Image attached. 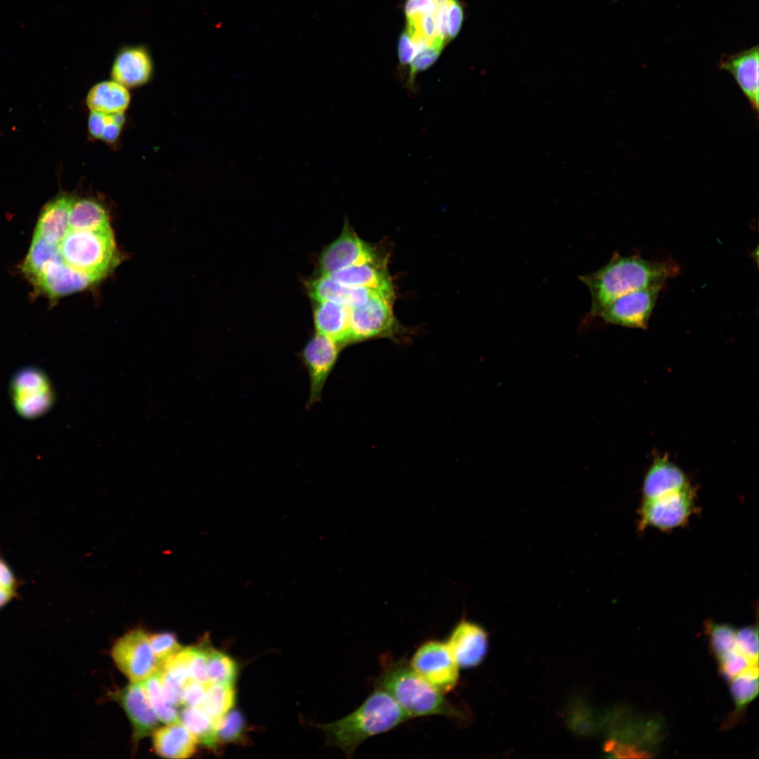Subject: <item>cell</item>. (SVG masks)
I'll return each instance as SVG.
<instances>
[{
    "label": "cell",
    "mask_w": 759,
    "mask_h": 759,
    "mask_svg": "<svg viewBox=\"0 0 759 759\" xmlns=\"http://www.w3.org/2000/svg\"><path fill=\"white\" fill-rule=\"evenodd\" d=\"M59 248L65 264L99 279L112 269L119 259L110 227L91 231L69 230Z\"/></svg>",
    "instance_id": "277c9868"
},
{
    "label": "cell",
    "mask_w": 759,
    "mask_h": 759,
    "mask_svg": "<svg viewBox=\"0 0 759 759\" xmlns=\"http://www.w3.org/2000/svg\"><path fill=\"white\" fill-rule=\"evenodd\" d=\"M692 486L655 498L643 500L640 509L641 528L669 531L684 525L696 510Z\"/></svg>",
    "instance_id": "52a82bcc"
},
{
    "label": "cell",
    "mask_w": 759,
    "mask_h": 759,
    "mask_svg": "<svg viewBox=\"0 0 759 759\" xmlns=\"http://www.w3.org/2000/svg\"><path fill=\"white\" fill-rule=\"evenodd\" d=\"M736 646L750 660L758 662V630L757 626L748 625L737 630Z\"/></svg>",
    "instance_id": "f35d334b"
},
{
    "label": "cell",
    "mask_w": 759,
    "mask_h": 759,
    "mask_svg": "<svg viewBox=\"0 0 759 759\" xmlns=\"http://www.w3.org/2000/svg\"><path fill=\"white\" fill-rule=\"evenodd\" d=\"M306 287L313 302L333 301L351 309L364 305L377 295L386 297L370 288L343 285L329 275H320L309 280Z\"/></svg>",
    "instance_id": "ac0fdd59"
},
{
    "label": "cell",
    "mask_w": 759,
    "mask_h": 759,
    "mask_svg": "<svg viewBox=\"0 0 759 759\" xmlns=\"http://www.w3.org/2000/svg\"><path fill=\"white\" fill-rule=\"evenodd\" d=\"M207 672L210 683L235 684L238 667L231 656L208 645Z\"/></svg>",
    "instance_id": "4dcf8cb0"
},
{
    "label": "cell",
    "mask_w": 759,
    "mask_h": 759,
    "mask_svg": "<svg viewBox=\"0 0 759 759\" xmlns=\"http://www.w3.org/2000/svg\"><path fill=\"white\" fill-rule=\"evenodd\" d=\"M153 71V60L148 50L142 46H131L117 53L111 76L114 81L126 88H134L147 83Z\"/></svg>",
    "instance_id": "d6986e66"
},
{
    "label": "cell",
    "mask_w": 759,
    "mask_h": 759,
    "mask_svg": "<svg viewBox=\"0 0 759 759\" xmlns=\"http://www.w3.org/2000/svg\"><path fill=\"white\" fill-rule=\"evenodd\" d=\"M343 347L332 339L316 333L304 346L300 356L310 382L307 406L310 408L321 398L325 384L337 362Z\"/></svg>",
    "instance_id": "7c38bea8"
},
{
    "label": "cell",
    "mask_w": 759,
    "mask_h": 759,
    "mask_svg": "<svg viewBox=\"0 0 759 759\" xmlns=\"http://www.w3.org/2000/svg\"><path fill=\"white\" fill-rule=\"evenodd\" d=\"M663 287H651L625 294L612 301L599 317L608 323L647 329L659 294Z\"/></svg>",
    "instance_id": "4fadbf2b"
},
{
    "label": "cell",
    "mask_w": 759,
    "mask_h": 759,
    "mask_svg": "<svg viewBox=\"0 0 759 759\" xmlns=\"http://www.w3.org/2000/svg\"><path fill=\"white\" fill-rule=\"evenodd\" d=\"M207 686L190 680L184 687L182 705L185 706H201L205 696Z\"/></svg>",
    "instance_id": "b9f144b4"
},
{
    "label": "cell",
    "mask_w": 759,
    "mask_h": 759,
    "mask_svg": "<svg viewBox=\"0 0 759 759\" xmlns=\"http://www.w3.org/2000/svg\"><path fill=\"white\" fill-rule=\"evenodd\" d=\"M111 116H112V121H113L114 123H115L116 124H117V125H119L120 126H123V124L124 123V121H125V117H124V112L113 113V114H111Z\"/></svg>",
    "instance_id": "c3c4849f"
},
{
    "label": "cell",
    "mask_w": 759,
    "mask_h": 759,
    "mask_svg": "<svg viewBox=\"0 0 759 759\" xmlns=\"http://www.w3.org/2000/svg\"><path fill=\"white\" fill-rule=\"evenodd\" d=\"M197 743L195 736L181 722L167 724L153 733L154 749L163 758H189L195 752Z\"/></svg>",
    "instance_id": "cb8c5ba5"
},
{
    "label": "cell",
    "mask_w": 759,
    "mask_h": 759,
    "mask_svg": "<svg viewBox=\"0 0 759 759\" xmlns=\"http://www.w3.org/2000/svg\"><path fill=\"white\" fill-rule=\"evenodd\" d=\"M409 718L387 692L377 687L353 712L321 728L332 745L351 757L368 738L391 730Z\"/></svg>",
    "instance_id": "7a4b0ae2"
},
{
    "label": "cell",
    "mask_w": 759,
    "mask_h": 759,
    "mask_svg": "<svg viewBox=\"0 0 759 759\" xmlns=\"http://www.w3.org/2000/svg\"><path fill=\"white\" fill-rule=\"evenodd\" d=\"M63 260L59 245L33 237L28 254L23 261L22 271L32 282L51 264Z\"/></svg>",
    "instance_id": "83f0119b"
},
{
    "label": "cell",
    "mask_w": 759,
    "mask_h": 759,
    "mask_svg": "<svg viewBox=\"0 0 759 759\" xmlns=\"http://www.w3.org/2000/svg\"><path fill=\"white\" fill-rule=\"evenodd\" d=\"M339 283L376 290L394 299V287L383 261L351 266L329 275Z\"/></svg>",
    "instance_id": "7402d4cb"
},
{
    "label": "cell",
    "mask_w": 759,
    "mask_h": 759,
    "mask_svg": "<svg viewBox=\"0 0 759 759\" xmlns=\"http://www.w3.org/2000/svg\"><path fill=\"white\" fill-rule=\"evenodd\" d=\"M16 588V580L13 572L0 557V608L15 595Z\"/></svg>",
    "instance_id": "60d3db41"
},
{
    "label": "cell",
    "mask_w": 759,
    "mask_h": 759,
    "mask_svg": "<svg viewBox=\"0 0 759 759\" xmlns=\"http://www.w3.org/2000/svg\"><path fill=\"white\" fill-rule=\"evenodd\" d=\"M160 680L161 672L159 670L143 682L150 703L159 720L166 724L179 722V713L162 695Z\"/></svg>",
    "instance_id": "1f68e13d"
},
{
    "label": "cell",
    "mask_w": 759,
    "mask_h": 759,
    "mask_svg": "<svg viewBox=\"0 0 759 759\" xmlns=\"http://www.w3.org/2000/svg\"><path fill=\"white\" fill-rule=\"evenodd\" d=\"M121 129L122 126L113 122L111 114H105V124L100 139L109 143L115 142L120 134Z\"/></svg>",
    "instance_id": "7dc6e473"
},
{
    "label": "cell",
    "mask_w": 759,
    "mask_h": 759,
    "mask_svg": "<svg viewBox=\"0 0 759 759\" xmlns=\"http://www.w3.org/2000/svg\"><path fill=\"white\" fill-rule=\"evenodd\" d=\"M74 200L72 195L64 194L46 203L40 213L34 236L59 245L70 230V212Z\"/></svg>",
    "instance_id": "603a6c76"
},
{
    "label": "cell",
    "mask_w": 759,
    "mask_h": 759,
    "mask_svg": "<svg viewBox=\"0 0 759 759\" xmlns=\"http://www.w3.org/2000/svg\"><path fill=\"white\" fill-rule=\"evenodd\" d=\"M419 48L411 36L405 30L400 35L398 44L399 62L403 65H409Z\"/></svg>",
    "instance_id": "7bdbcfd3"
},
{
    "label": "cell",
    "mask_w": 759,
    "mask_h": 759,
    "mask_svg": "<svg viewBox=\"0 0 759 759\" xmlns=\"http://www.w3.org/2000/svg\"><path fill=\"white\" fill-rule=\"evenodd\" d=\"M691 486L685 472L668 457H659L648 469L642 484L643 500L655 498Z\"/></svg>",
    "instance_id": "ffe728a7"
},
{
    "label": "cell",
    "mask_w": 759,
    "mask_h": 759,
    "mask_svg": "<svg viewBox=\"0 0 759 759\" xmlns=\"http://www.w3.org/2000/svg\"><path fill=\"white\" fill-rule=\"evenodd\" d=\"M433 1L436 3V4L437 6H441L442 4H444L447 1V0H433Z\"/></svg>",
    "instance_id": "681fc988"
},
{
    "label": "cell",
    "mask_w": 759,
    "mask_h": 759,
    "mask_svg": "<svg viewBox=\"0 0 759 759\" xmlns=\"http://www.w3.org/2000/svg\"><path fill=\"white\" fill-rule=\"evenodd\" d=\"M446 4V30L449 41L460 32L464 19V10L458 0H447Z\"/></svg>",
    "instance_id": "ab89813d"
},
{
    "label": "cell",
    "mask_w": 759,
    "mask_h": 759,
    "mask_svg": "<svg viewBox=\"0 0 759 759\" xmlns=\"http://www.w3.org/2000/svg\"><path fill=\"white\" fill-rule=\"evenodd\" d=\"M207 647H188V666L190 680L205 686L210 684L207 672Z\"/></svg>",
    "instance_id": "e575fe53"
},
{
    "label": "cell",
    "mask_w": 759,
    "mask_h": 759,
    "mask_svg": "<svg viewBox=\"0 0 759 759\" xmlns=\"http://www.w3.org/2000/svg\"><path fill=\"white\" fill-rule=\"evenodd\" d=\"M111 654L117 668L132 682H143L160 670L161 664L151 649L148 635L136 629L121 637Z\"/></svg>",
    "instance_id": "30bf717a"
},
{
    "label": "cell",
    "mask_w": 759,
    "mask_h": 759,
    "mask_svg": "<svg viewBox=\"0 0 759 759\" xmlns=\"http://www.w3.org/2000/svg\"><path fill=\"white\" fill-rule=\"evenodd\" d=\"M11 395L17 413L27 419L44 415L54 401L50 380L44 371L33 366L23 368L13 376Z\"/></svg>",
    "instance_id": "8992f818"
},
{
    "label": "cell",
    "mask_w": 759,
    "mask_h": 759,
    "mask_svg": "<svg viewBox=\"0 0 759 759\" xmlns=\"http://www.w3.org/2000/svg\"><path fill=\"white\" fill-rule=\"evenodd\" d=\"M235 702L234 684L210 683L200 707L216 725Z\"/></svg>",
    "instance_id": "f546056e"
},
{
    "label": "cell",
    "mask_w": 759,
    "mask_h": 759,
    "mask_svg": "<svg viewBox=\"0 0 759 759\" xmlns=\"http://www.w3.org/2000/svg\"><path fill=\"white\" fill-rule=\"evenodd\" d=\"M459 668H469L478 666L485 657L488 638L479 625L462 620L450 632L445 642Z\"/></svg>",
    "instance_id": "9a60e30c"
},
{
    "label": "cell",
    "mask_w": 759,
    "mask_h": 759,
    "mask_svg": "<svg viewBox=\"0 0 759 759\" xmlns=\"http://www.w3.org/2000/svg\"><path fill=\"white\" fill-rule=\"evenodd\" d=\"M758 46L732 54L722 53L719 68L730 73L758 113L759 108V54Z\"/></svg>",
    "instance_id": "2e32d148"
},
{
    "label": "cell",
    "mask_w": 759,
    "mask_h": 759,
    "mask_svg": "<svg viewBox=\"0 0 759 759\" xmlns=\"http://www.w3.org/2000/svg\"><path fill=\"white\" fill-rule=\"evenodd\" d=\"M392 301L377 295L364 305L351 309L350 344L376 338H394L401 332Z\"/></svg>",
    "instance_id": "ba28073f"
},
{
    "label": "cell",
    "mask_w": 759,
    "mask_h": 759,
    "mask_svg": "<svg viewBox=\"0 0 759 759\" xmlns=\"http://www.w3.org/2000/svg\"><path fill=\"white\" fill-rule=\"evenodd\" d=\"M718 662L720 673L728 681L744 670L758 666V662L750 660L737 646L733 651L718 660Z\"/></svg>",
    "instance_id": "d590c367"
},
{
    "label": "cell",
    "mask_w": 759,
    "mask_h": 759,
    "mask_svg": "<svg viewBox=\"0 0 759 759\" xmlns=\"http://www.w3.org/2000/svg\"><path fill=\"white\" fill-rule=\"evenodd\" d=\"M410 665L443 694L453 689L458 682L460 668L445 642H423L413 654Z\"/></svg>",
    "instance_id": "9c48e42d"
},
{
    "label": "cell",
    "mask_w": 759,
    "mask_h": 759,
    "mask_svg": "<svg viewBox=\"0 0 759 759\" xmlns=\"http://www.w3.org/2000/svg\"><path fill=\"white\" fill-rule=\"evenodd\" d=\"M160 682L162 693L166 701L174 706L182 705L183 687L163 676L162 673Z\"/></svg>",
    "instance_id": "ee69618b"
},
{
    "label": "cell",
    "mask_w": 759,
    "mask_h": 759,
    "mask_svg": "<svg viewBox=\"0 0 759 759\" xmlns=\"http://www.w3.org/2000/svg\"><path fill=\"white\" fill-rule=\"evenodd\" d=\"M730 682V692L734 703L733 714L727 725L736 722L746 708L758 694V666L751 667L734 677Z\"/></svg>",
    "instance_id": "f1b7e54d"
},
{
    "label": "cell",
    "mask_w": 759,
    "mask_h": 759,
    "mask_svg": "<svg viewBox=\"0 0 759 759\" xmlns=\"http://www.w3.org/2000/svg\"><path fill=\"white\" fill-rule=\"evenodd\" d=\"M70 230L98 231L110 227L103 205L91 198L74 200L70 212Z\"/></svg>",
    "instance_id": "484cf974"
},
{
    "label": "cell",
    "mask_w": 759,
    "mask_h": 759,
    "mask_svg": "<svg viewBox=\"0 0 759 759\" xmlns=\"http://www.w3.org/2000/svg\"><path fill=\"white\" fill-rule=\"evenodd\" d=\"M443 47L439 45H430L420 49L409 64V76L407 84L414 86L416 74L431 67L438 59Z\"/></svg>",
    "instance_id": "74e56055"
},
{
    "label": "cell",
    "mask_w": 759,
    "mask_h": 759,
    "mask_svg": "<svg viewBox=\"0 0 759 759\" xmlns=\"http://www.w3.org/2000/svg\"><path fill=\"white\" fill-rule=\"evenodd\" d=\"M112 699L122 707L133 728L137 742L157 729L159 718L150 703L143 682H132L112 694Z\"/></svg>",
    "instance_id": "5bb4252c"
},
{
    "label": "cell",
    "mask_w": 759,
    "mask_h": 759,
    "mask_svg": "<svg viewBox=\"0 0 759 759\" xmlns=\"http://www.w3.org/2000/svg\"><path fill=\"white\" fill-rule=\"evenodd\" d=\"M377 261L381 259L375 249L346 223L340 235L323 249L318 268L320 275H330L351 266Z\"/></svg>",
    "instance_id": "8fae6325"
},
{
    "label": "cell",
    "mask_w": 759,
    "mask_h": 759,
    "mask_svg": "<svg viewBox=\"0 0 759 759\" xmlns=\"http://www.w3.org/2000/svg\"><path fill=\"white\" fill-rule=\"evenodd\" d=\"M377 687L387 692L410 718L462 716L442 692L420 675L403 658L385 666L377 681Z\"/></svg>",
    "instance_id": "3957f363"
},
{
    "label": "cell",
    "mask_w": 759,
    "mask_h": 759,
    "mask_svg": "<svg viewBox=\"0 0 759 759\" xmlns=\"http://www.w3.org/2000/svg\"><path fill=\"white\" fill-rule=\"evenodd\" d=\"M180 722L191 732L197 742L216 751L218 748L217 726L200 706H185L179 713Z\"/></svg>",
    "instance_id": "4316f807"
},
{
    "label": "cell",
    "mask_w": 759,
    "mask_h": 759,
    "mask_svg": "<svg viewBox=\"0 0 759 759\" xmlns=\"http://www.w3.org/2000/svg\"><path fill=\"white\" fill-rule=\"evenodd\" d=\"M314 304L313 316L316 333L332 339L342 347L350 344L351 308L333 301Z\"/></svg>",
    "instance_id": "44dd1931"
},
{
    "label": "cell",
    "mask_w": 759,
    "mask_h": 759,
    "mask_svg": "<svg viewBox=\"0 0 759 759\" xmlns=\"http://www.w3.org/2000/svg\"><path fill=\"white\" fill-rule=\"evenodd\" d=\"M129 102L127 88L114 80L96 84L89 90L86 98L91 111L104 114L124 112Z\"/></svg>",
    "instance_id": "d4e9b609"
},
{
    "label": "cell",
    "mask_w": 759,
    "mask_h": 759,
    "mask_svg": "<svg viewBox=\"0 0 759 759\" xmlns=\"http://www.w3.org/2000/svg\"><path fill=\"white\" fill-rule=\"evenodd\" d=\"M618 725L616 737L607 744L616 757L651 758L657 753L664 735L662 720L630 710L621 713Z\"/></svg>",
    "instance_id": "5b68a950"
},
{
    "label": "cell",
    "mask_w": 759,
    "mask_h": 759,
    "mask_svg": "<svg viewBox=\"0 0 759 759\" xmlns=\"http://www.w3.org/2000/svg\"><path fill=\"white\" fill-rule=\"evenodd\" d=\"M710 646L717 660L733 651L736 647V632L732 625L725 623L708 622L706 625Z\"/></svg>",
    "instance_id": "d6a6232c"
},
{
    "label": "cell",
    "mask_w": 759,
    "mask_h": 759,
    "mask_svg": "<svg viewBox=\"0 0 759 759\" xmlns=\"http://www.w3.org/2000/svg\"><path fill=\"white\" fill-rule=\"evenodd\" d=\"M148 639L154 656L161 666L167 659L183 649L176 636L170 632L148 635Z\"/></svg>",
    "instance_id": "8d00e7d4"
},
{
    "label": "cell",
    "mask_w": 759,
    "mask_h": 759,
    "mask_svg": "<svg viewBox=\"0 0 759 759\" xmlns=\"http://www.w3.org/2000/svg\"><path fill=\"white\" fill-rule=\"evenodd\" d=\"M219 743L241 742L245 732V720L240 711L230 710L217 722Z\"/></svg>",
    "instance_id": "836d02e7"
},
{
    "label": "cell",
    "mask_w": 759,
    "mask_h": 759,
    "mask_svg": "<svg viewBox=\"0 0 759 759\" xmlns=\"http://www.w3.org/2000/svg\"><path fill=\"white\" fill-rule=\"evenodd\" d=\"M105 124V114L91 111L89 117L88 126L91 136L97 139H100Z\"/></svg>",
    "instance_id": "bcb514c9"
},
{
    "label": "cell",
    "mask_w": 759,
    "mask_h": 759,
    "mask_svg": "<svg viewBox=\"0 0 759 759\" xmlns=\"http://www.w3.org/2000/svg\"><path fill=\"white\" fill-rule=\"evenodd\" d=\"M100 280L74 269L60 260L48 266L32 283L41 292L56 299L81 291Z\"/></svg>",
    "instance_id": "e0dca14e"
},
{
    "label": "cell",
    "mask_w": 759,
    "mask_h": 759,
    "mask_svg": "<svg viewBox=\"0 0 759 759\" xmlns=\"http://www.w3.org/2000/svg\"><path fill=\"white\" fill-rule=\"evenodd\" d=\"M680 270L671 259L649 260L639 254L621 256L614 252L605 266L578 277L590 292L588 316H599L612 301L628 292L664 286L667 280L680 274Z\"/></svg>",
    "instance_id": "6da1fadb"
},
{
    "label": "cell",
    "mask_w": 759,
    "mask_h": 759,
    "mask_svg": "<svg viewBox=\"0 0 759 759\" xmlns=\"http://www.w3.org/2000/svg\"><path fill=\"white\" fill-rule=\"evenodd\" d=\"M438 6L433 0H407L405 4L406 18L415 17L424 14H433Z\"/></svg>",
    "instance_id": "f6af8a7d"
}]
</instances>
